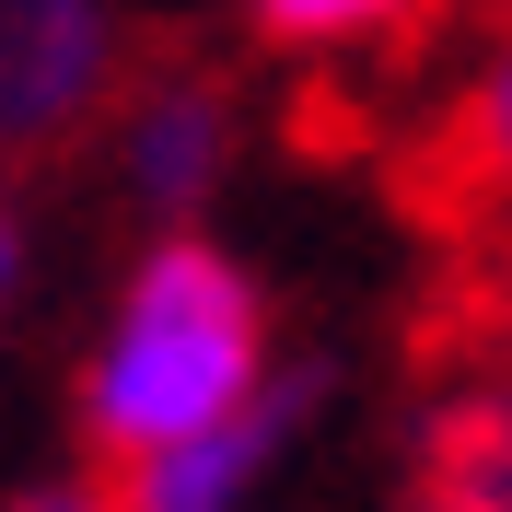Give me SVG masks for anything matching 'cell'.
<instances>
[{"label": "cell", "mask_w": 512, "mask_h": 512, "mask_svg": "<svg viewBox=\"0 0 512 512\" xmlns=\"http://www.w3.org/2000/svg\"><path fill=\"white\" fill-rule=\"evenodd\" d=\"M268 373H280V338H268L256 268L187 222V233H152L128 256V280L105 291V326L82 350L70 408H82V443L128 478L140 454L233 419Z\"/></svg>", "instance_id": "obj_1"}, {"label": "cell", "mask_w": 512, "mask_h": 512, "mask_svg": "<svg viewBox=\"0 0 512 512\" xmlns=\"http://www.w3.org/2000/svg\"><path fill=\"white\" fill-rule=\"evenodd\" d=\"M233 152H245V105H233V82H210V70H140V82H117V105H105V175H117V198L140 222H163V233H187L198 210L233 187Z\"/></svg>", "instance_id": "obj_2"}, {"label": "cell", "mask_w": 512, "mask_h": 512, "mask_svg": "<svg viewBox=\"0 0 512 512\" xmlns=\"http://www.w3.org/2000/svg\"><path fill=\"white\" fill-rule=\"evenodd\" d=\"M128 82L117 0H0V152H59L105 128Z\"/></svg>", "instance_id": "obj_3"}, {"label": "cell", "mask_w": 512, "mask_h": 512, "mask_svg": "<svg viewBox=\"0 0 512 512\" xmlns=\"http://www.w3.org/2000/svg\"><path fill=\"white\" fill-rule=\"evenodd\" d=\"M315 396H326V384L280 361V373L256 384L233 419H210V431H187V443L140 454V466L117 478V489H128V512H256L268 489H280V466H291V443H303Z\"/></svg>", "instance_id": "obj_4"}, {"label": "cell", "mask_w": 512, "mask_h": 512, "mask_svg": "<svg viewBox=\"0 0 512 512\" xmlns=\"http://www.w3.org/2000/svg\"><path fill=\"white\" fill-rule=\"evenodd\" d=\"M396 512H512V373L454 384L408 443Z\"/></svg>", "instance_id": "obj_5"}, {"label": "cell", "mask_w": 512, "mask_h": 512, "mask_svg": "<svg viewBox=\"0 0 512 512\" xmlns=\"http://www.w3.org/2000/svg\"><path fill=\"white\" fill-rule=\"evenodd\" d=\"M454 163L512 198V12L489 24V47L466 59V82H454Z\"/></svg>", "instance_id": "obj_6"}, {"label": "cell", "mask_w": 512, "mask_h": 512, "mask_svg": "<svg viewBox=\"0 0 512 512\" xmlns=\"http://www.w3.org/2000/svg\"><path fill=\"white\" fill-rule=\"evenodd\" d=\"M268 47H303V59H338V47H384L408 35L431 0H245Z\"/></svg>", "instance_id": "obj_7"}, {"label": "cell", "mask_w": 512, "mask_h": 512, "mask_svg": "<svg viewBox=\"0 0 512 512\" xmlns=\"http://www.w3.org/2000/svg\"><path fill=\"white\" fill-rule=\"evenodd\" d=\"M0 512H128V489L117 478H35V489H12Z\"/></svg>", "instance_id": "obj_8"}, {"label": "cell", "mask_w": 512, "mask_h": 512, "mask_svg": "<svg viewBox=\"0 0 512 512\" xmlns=\"http://www.w3.org/2000/svg\"><path fill=\"white\" fill-rule=\"evenodd\" d=\"M12 280H24V222H12V187H0V303H12Z\"/></svg>", "instance_id": "obj_9"}, {"label": "cell", "mask_w": 512, "mask_h": 512, "mask_svg": "<svg viewBox=\"0 0 512 512\" xmlns=\"http://www.w3.org/2000/svg\"><path fill=\"white\" fill-rule=\"evenodd\" d=\"M501 373H512V245H501Z\"/></svg>", "instance_id": "obj_10"}]
</instances>
